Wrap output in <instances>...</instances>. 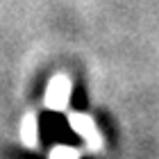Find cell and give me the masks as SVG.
Returning <instances> with one entry per match:
<instances>
[{
  "label": "cell",
  "mask_w": 159,
  "mask_h": 159,
  "mask_svg": "<svg viewBox=\"0 0 159 159\" xmlns=\"http://www.w3.org/2000/svg\"><path fill=\"white\" fill-rule=\"evenodd\" d=\"M70 91H73V82L66 75H55L46 89V107L52 111L66 109V105L70 100Z\"/></svg>",
  "instance_id": "1"
},
{
  "label": "cell",
  "mask_w": 159,
  "mask_h": 159,
  "mask_svg": "<svg viewBox=\"0 0 159 159\" xmlns=\"http://www.w3.org/2000/svg\"><path fill=\"white\" fill-rule=\"evenodd\" d=\"M20 139H23L25 146L34 148L39 143V120H37V114H25L23 123H20Z\"/></svg>",
  "instance_id": "3"
},
{
  "label": "cell",
  "mask_w": 159,
  "mask_h": 159,
  "mask_svg": "<svg viewBox=\"0 0 159 159\" xmlns=\"http://www.w3.org/2000/svg\"><path fill=\"white\" fill-rule=\"evenodd\" d=\"M68 125L86 141V146H89L91 150H100L102 148V136H100V132H98V127H96V123H93L91 116L80 114V111H70L68 114Z\"/></svg>",
  "instance_id": "2"
},
{
  "label": "cell",
  "mask_w": 159,
  "mask_h": 159,
  "mask_svg": "<svg viewBox=\"0 0 159 159\" xmlns=\"http://www.w3.org/2000/svg\"><path fill=\"white\" fill-rule=\"evenodd\" d=\"M50 159H80V150L70 146H57L50 152Z\"/></svg>",
  "instance_id": "4"
}]
</instances>
